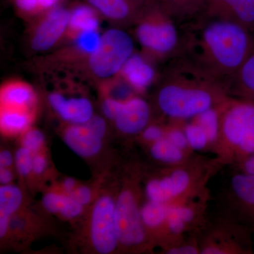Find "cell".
Wrapping results in <instances>:
<instances>
[{"instance_id":"obj_25","label":"cell","mask_w":254,"mask_h":254,"mask_svg":"<svg viewBox=\"0 0 254 254\" xmlns=\"http://www.w3.org/2000/svg\"><path fill=\"white\" fill-rule=\"evenodd\" d=\"M22 192L15 185L0 187V215L10 217L17 211L22 203Z\"/></svg>"},{"instance_id":"obj_38","label":"cell","mask_w":254,"mask_h":254,"mask_svg":"<svg viewBox=\"0 0 254 254\" xmlns=\"http://www.w3.org/2000/svg\"><path fill=\"white\" fill-rule=\"evenodd\" d=\"M68 195L83 206L88 204L92 199L91 189L86 186L77 187Z\"/></svg>"},{"instance_id":"obj_43","label":"cell","mask_w":254,"mask_h":254,"mask_svg":"<svg viewBox=\"0 0 254 254\" xmlns=\"http://www.w3.org/2000/svg\"><path fill=\"white\" fill-rule=\"evenodd\" d=\"M14 180V175L9 168H1L0 170V183L1 185H10Z\"/></svg>"},{"instance_id":"obj_28","label":"cell","mask_w":254,"mask_h":254,"mask_svg":"<svg viewBox=\"0 0 254 254\" xmlns=\"http://www.w3.org/2000/svg\"><path fill=\"white\" fill-rule=\"evenodd\" d=\"M101 37L98 31L83 32L73 40L74 46L73 50L78 55L88 58L98 49Z\"/></svg>"},{"instance_id":"obj_31","label":"cell","mask_w":254,"mask_h":254,"mask_svg":"<svg viewBox=\"0 0 254 254\" xmlns=\"http://www.w3.org/2000/svg\"><path fill=\"white\" fill-rule=\"evenodd\" d=\"M45 142V136L43 132L37 128H31L23 133L21 143L22 146L31 150L36 154L43 147Z\"/></svg>"},{"instance_id":"obj_33","label":"cell","mask_w":254,"mask_h":254,"mask_svg":"<svg viewBox=\"0 0 254 254\" xmlns=\"http://www.w3.org/2000/svg\"><path fill=\"white\" fill-rule=\"evenodd\" d=\"M165 138L173 144L185 150L190 148L184 129L178 127H171L165 131Z\"/></svg>"},{"instance_id":"obj_29","label":"cell","mask_w":254,"mask_h":254,"mask_svg":"<svg viewBox=\"0 0 254 254\" xmlns=\"http://www.w3.org/2000/svg\"><path fill=\"white\" fill-rule=\"evenodd\" d=\"M183 129L190 149L202 150L210 145L206 133L203 131V128L194 122H191L185 125Z\"/></svg>"},{"instance_id":"obj_27","label":"cell","mask_w":254,"mask_h":254,"mask_svg":"<svg viewBox=\"0 0 254 254\" xmlns=\"http://www.w3.org/2000/svg\"><path fill=\"white\" fill-rule=\"evenodd\" d=\"M18 12L29 17H38L59 6L62 0H13Z\"/></svg>"},{"instance_id":"obj_26","label":"cell","mask_w":254,"mask_h":254,"mask_svg":"<svg viewBox=\"0 0 254 254\" xmlns=\"http://www.w3.org/2000/svg\"><path fill=\"white\" fill-rule=\"evenodd\" d=\"M219 107V106H218ZM218 108H212L193 118L208 136L210 145L216 144L220 131V114Z\"/></svg>"},{"instance_id":"obj_18","label":"cell","mask_w":254,"mask_h":254,"mask_svg":"<svg viewBox=\"0 0 254 254\" xmlns=\"http://www.w3.org/2000/svg\"><path fill=\"white\" fill-rule=\"evenodd\" d=\"M99 14L88 3L75 5L70 9L69 20L65 36L73 41L83 32L98 31Z\"/></svg>"},{"instance_id":"obj_2","label":"cell","mask_w":254,"mask_h":254,"mask_svg":"<svg viewBox=\"0 0 254 254\" xmlns=\"http://www.w3.org/2000/svg\"><path fill=\"white\" fill-rule=\"evenodd\" d=\"M158 81L155 104L164 116L175 121L193 119L218 108L230 97L222 83L180 56L169 60Z\"/></svg>"},{"instance_id":"obj_12","label":"cell","mask_w":254,"mask_h":254,"mask_svg":"<svg viewBox=\"0 0 254 254\" xmlns=\"http://www.w3.org/2000/svg\"><path fill=\"white\" fill-rule=\"evenodd\" d=\"M100 15L120 26H134L150 0H86Z\"/></svg>"},{"instance_id":"obj_42","label":"cell","mask_w":254,"mask_h":254,"mask_svg":"<svg viewBox=\"0 0 254 254\" xmlns=\"http://www.w3.org/2000/svg\"><path fill=\"white\" fill-rule=\"evenodd\" d=\"M14 163V157L7 150H1L0 153V168H9Z\"/></svg>"},{"instance_id":"obj_5","label":"cell","mask_w":254,"mask_h":254,"mask_svg":"<svg viewBox=\"0 0 254 254\" xmlns=\"http://www.w3.org/2000/svg\"><path fill=\"white\" fill-rule=\"evenodd\" d=\"M133 54L132 37L122 28H111L102 35L99 47L88 58V69L101 80L113 77Z\"/></svg>"},{"instance_id":"obj_45","label":"cell","mask_w":254,"mask_h":254,"mask_svg":"<svg viewBox=\"0 0 254 254\" xmlns=\"http://www.w3.org/2000/svg\"><path fill=\"white\" fill-rule=\"evenodd\" d=\"M10 217L0 215V237L3 238L7 233L10 226Z\"/></svg>"},{"instance_id":"obj_24","label":"cell","mask_w":254,"mask_h":254,"mask_svg":"<svg viewBox=\"0 0 254 254\" xmlns=\"http://www.w3.org/2000/svg\"><path fill=\"white\" fill-rule=\"evenodd\" d=\"M169 207L168 203L148 200L141 208L142 221L145 228H165Z\"/></svg>"},{"instance_id":"obj_10","label":"cell","mask_w":254,"mask_h":254,"mask_svg":"<svg viewBox=\"0 0 254 254\" xmlns=\"http://www.w3.org/2000/svg\"><path fill=\"white\" fill-rule=\"evenodd\" d=\"M69 16L70 9L59 5L38 16L30 38L32 49L44 52L54 47L66 34Z\"/></svg>"},{"instance_id":"obj_34","label":"cell","mask_w":254,"mask_h":254,"mask_svg":"<svg viewBox=\"0 0 254 254\" xmlns=\"http://www.w3.org/2000/svg\"><path fill=\"white\" fill-rule=\"evenodd\" d=\"M83 207L68 194L67 199L60 214L65 219L76 218L83 213Z\"/></svg>"},{"instance_id":"obj_40","label":"cell","mask_w":254,"mask_h":254,"mask_svg":"<svg viewBox=\"0 0 254 254\" xmlns=\"http://www.w3.org/2000/svg\"><path fill=\"white\" fill-rule=\"evenodd\" d=\"M48 167V160L45 155L36 153L33 155V173L36 175H41L44 173Z\"/></svg>"},{"instance_id":"obj_30","label":"cell","mask_w":254,"mask_h":254,"mask_svg":"<svg viewBox=\"0 0 254 254\" xmlns=\"http://www.w3.org/2000/svg\"><path fill=\"white\" fill-rule=\"evenodd\" d=\"M33 153L21 146L16 150L14 155V163L18 173L22 176H27L33 172Z\"/></svg>"},{"instance_id":"obj_37","label":"cell","mask_w":254,"mask_h":254,"mask_svg":"<svg viewBox=\"0 0 254 254\" xmlns=\"http://www.w3.org/2000/svg\"><path fill=\"white\" fill-rule=\"evenodd\" d=\"M90 131L95 135L103 139L106 133L107 126L104 119L97 115H93V118L84 124Z\"/></svg>"},{"instance_id":"obj_23","label":"cell","mask_w":254,"mask_h":254,"mask_svg":"<svg viewBox=\"0 0 254 254\" xmlns=\"http://www.w3.org/2000/svg\"><path fill=\"white\" fill-rule=\"evenodd\" d=\"M150 153L155 160L173 166L181 165L187 158L186 150L176 146L165 137L151 143Z\"/></svg>"},{"instance_id":"obj_22","label":"cell","mask_w":254,"mask_h":254,"mask_svg":"<svg viewBox=\"0 0 254 254\" xmlns=\"http://www.w3.org/2000/svg\"><path fill=\"white\" fill-rule=\"evenodd\" d=\"M33 120L31 110L1 108L0 127L7 134L24 133L29 128Z\"/></svg>"},{"instance_id":"obj_21","label":"cell","mask_w":254,"mask_h":254,"mask_svg":"<svg viewBox=\"0 0 254 254\" xmlns=\"http://www.w3.org/2000/svg\"><path fill=\"white\" fill-rule=\"evenodd\" d=\"M196 210L185 203H175L169 207L165 228L173 236H180L195 222Z\"/></svg>"},{"instance_id":"obj_41","label":"cell","mask_w":254,"mask_h":254,"mask_svg":"<svg viewBox=\"0 0 254 254\" xmlns=\"http://www.w3.org/2000/svg\"><path fill=\"white\" fill-rule=\"evenodd\" d=\"M239 171L254 174V154L237 164Z\"/></svg>"},{"instance_id":"obj_36","label":"cell","mask_w":254,"mask_h":254,"mask_svg":"<svg viewBox=\"0 0 254 254\" xmlns=\"http://www.w3.org/2000/svg\"><path fill=\"white\" fill-rule=\"evenodd\" d=\"M165 131L158 125H148L141 132L142 137L145 141L153 143L165 137Z\"/></svg>"},{"instance_id":"obj_20","label":"cell","mask_w":254,"mask_h":254,"mask_svg":"<svg viewBox=\"0 0 254 254\" xmlns=\"http://www.w3.org/2000/svg\"><path fill=\"white\" fill-rule=\"evenodd\" d=\"M164 9L178 23L179 26L199 17L204 9L206 0H158Z\"/></svg>"},{"instance_id":"obj_11","label":"cell","mask_w":254,"mask_h":254,"mask_svg":"<svg viewBox=\"0 0 254 254\" xmlns=\"http://www.w3.org/2000/svg\"><path fill=\"white\" fill-rule=\"evenodd\" d=\"M200 16L236 23L254 34V0H206Z\"/></svg>"},{"instance_id":"obj_17","label":"cell","mask_w":254,"mask_h":254,"mask_svg":"<svg viewBox=\"0 0 254 254\" xmlns=\"http://www.w3.org/2000/svg\"><path fill=\"white\" fill-rule=\"evenodd\" d=\"M36 95L30 85L21 81L5 83L0 91L1 108L31 110Z\"/></svg>"},{"instance_id":"obj_9","label":"cell","mask_w":254,"mask_h":254,"mask_svg":"<svg viewBox=\"0 0 254 254\" xmlns=\"http://www.w3.org/2000/svg\"><path fill=\"white\" fill-rule=\"evenodd\" d=\"M227 200L236 224L254 229V174H234L227 189Z\"/></svg>"},{"instance_id":"obj_16","label":"cell","mask_w":254,"mask_h":254,"mask_svg":"<svg viewBox=\"0 0 254 254\" xmlns=\"http://www.w3.org/2000/svg\"><path fill=\"white\" fill-rule=\"evenodd\" d=\"M119 76L137 91H144L154 81L155 72L149 60L133 54L124 65Z\"/></svg>"},{"instance_id":"obj_1","label":"cell","mask_w":254,"mask_h":254,"mask_svg":"<svg viewBox=\"0 0 254 254\" xmlns=\"http://www.w3.org/2000/svg\"><path fill=\"white\" fill-rule=\"evenodd\" d=\"M180 28L178 56L225 87L254 51V33L236 23L200 16Z\"/></svg>"},{"instance_id":"obj_39","label":"cell","mask_w":254,"mask_h":254,"mask_svg":"<svg viewBox=\"0 0 254 254\" xmlns=\"http://www.w3.org/2000/svg\"><path fill=\"white\" fill-rule=\"evenodd\" d=\"M168 254H193L199 253L200 248L198 246L193 245H179L173 246V247L168 250Z\"/></svg>"},{"instance_id":"obj_3","label":"cell","mask_w":254,"mask_h":254,"mask_svg":"<svg viewBox=\"0 0 254 254\" xmlns=\"http://www.w3.org/2000/svg\"><path fill=\"white\" fill-rule=\"evenodd\" d=\"M218 110L215 151L223 163H239L254 154V100L230 96Z\"/></svg>"},{"instance_id":"obj_32","label":"cell","mask_w":254,"mask_h":254,"mask_svg":"<svg viewBox=\"0 0 254 254\" xmlns=\"http://www.w3.org/2000/svg\"><path fill=\"white\" fill-rule=\"evenodd\" d=\"M68 194L60 192H48L43 198V205L47 211L53 214H60L63 208Z\"/></svg>"},{"instance_id":"obj_6","label":"cell","mask_w":254,"mask_h":254,"mask_svg":"<svg viewBox=\"0 0 254 254\" xmlns=\"http://www.w3.org/2000/svg\"><path fill=\"white\" fill-rule=\"evenodd\" d=\"M115 223L120 245L137 247L145 240V227L136 195L129 190H123L115 203Z\"/></svg>"},{"instance_id":"obj_7","label":"cell","mask_w":254,"mask_h":254,"mask_svg":"<svg viewBox=\"0 0 254 254\" xmlns=\"http://www.w3.org/2000/svg\"><path fill=\"white\" fill-rule=\"evenodd\" d=\"M195 173L188 167L180 165L160 178L153 179L145 186V195L149 200L173 204L193 190L195 184Z\"/></svg>"},{"instance_id":"obj_35","label":"cell","mask_w":254,"mask_h":254,"mask_svg":"<svg viewBox=\"0 0 254 254\" xmlns=\"http://www.w3.org/2000/svg\"><path fill=\"white\" fill-rule=\"evenodd\" d=\"M123 102L113 98H105L102 103V110L105 116L114 121L123 106Z\"/></svg>"},{"instance_id":"obj_13","label":"cell","mask_w":254,"mask_h":254,"mask_svg":"<svg viewBox=\"0 0 254 254\" xmlns=\"http://www.w3.org/2000/svg\"><path fill=\"white\" fill-rule=\"evenodd\" d=\"M150 116L149 104L140 97L133 96L123 102V106L113 122L121 133L136 135L141 133L148 126Z\"/></svg>"},{"instance_id":"obj_19","label":"cell","mask_w":254,"mask_h":254,"mask_svg":"<svg viewBox=\"0 0 254 254\" xmlns=\"http://www.w3.org/2000/svg\"><path fill=\"white\" fill-rule=\"evenodd\" d=\"M230 96L254 100V51L225 83Z\"/></svg>"},{"instance_id":"obj_15","label":"cell","mask_w":254,"mask_h":254,"mask_svg":"<svg viewBox=\"0 0 254 254\" xmlns=\"http://www.w3.org/2000/svg\"><path fill=\"white\" fill-rule=\"evenodd\" d=\"M64 141L73 153L83 158L98 154L103 146V139L83 125H71L64 133Z\"/></svg>"},{"instance_id":"obj_44","label":"cell","mask_w":254,"mask_h":254,"mask_svg":"<svg viewBox=\"0 0 254 254\" xmlns=\"http://www.w3.org/2000/svg\"><path fill=\"white\" fill-rule=\"evenodd\" d=\"M76 187H77V184H76V180L71 177L65 179L63 182V190L64 193H66V194L71 193Z\"/></svg>"},{"instance_id":"obj_8","label":"cell","mask_w":254,"mask_h":254,"mask_svg":"<svg viewBox=\"0 0 254 254\" xmlns=\"http://www.w3.org/2000/svg\"><path fill=\"white\" fill-rule=\"evenodd\" d=\"M115 203L110 195H103L96 200L92 210L91 240L98 253L111 254L120 245L115 223Z\"/></svg>"},{"instance_id":"obj_4","label":"cell","mask_w":254,"mask_h":254,"mask_svg":"<svg viewBox=\"0 0 254 254\" xmlns=\"http://www.w3.org/2000/svg\"><path fill=\"white\" fill-rule=\"evenodd\" d=\"M135 37L150 61L168 62L180 54L181 28L158 0H150L134 24Z\"/></svg>"},{"instance_id":"obj_14","label":"cell","mask_w":254,"mask_h":254,"mask_svg":"<svg viewBox=\"0 0 254 254\" xmlns=\"http://www.w3.org/2000/svg\"><path fill=\"white\" fill-rule=\"evenodd\" d=\"M48 100L60 118L71 125H83L94 115L93 105L86 98H67L59 93H53Z\"/></svg>"}]
</instances>
